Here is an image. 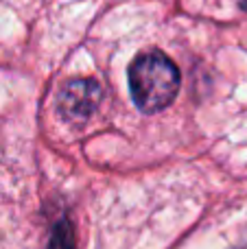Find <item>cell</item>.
Here are the masks:
<instances>
[{
  "label": "cell",
  "mask_w": 247,
  "mask_h": 249,
  "mask_svg": "<svg viewBox=\"0 0 247 249\" xmlns=\"http://www.w3.org/2000/svg\"><path fill=\"white\" fill-rule=\"evenodd\" d=\"M129 90L142 112H160L171 105L179 90L177 66L162 53L138 57L129 68Z\"/></svg>",
  "instance_id": "cell-1"
},
{
  "label": "cell",
  "mask_w": 247,
  "mask_h": 249,
  "mask_svg": "<svg viewBox=\"0 0 247 249\" xmlns=\"http://www.w3.org/2000/svg\"><path fill=\"white\" fill-rule=\"evenodd\" d=\"M101 101V88L92 79H74L59 92L57 107L64 121L86 123Z\"/></svg>",
  "instance_id": "cell-2"
},
{
  "label": "cell",
  "mask_w": 247,
  "mask_h": 249,
  "mask_svg": "<svg viewBox=\"0 0 247 249\" xmlns=\"http://www.w3.org/2000/svg\"><path fill=\"white\" fill-rule=\"evenodd\" d=\"M48 249H74L72 225L66 219H61L59 223L53 228L51 238H48Z\"/></svg>",
  "instance_id": "cell-3"
},
{
  "label": "cell",
  "mask_w": 247,
  "mask_h": 249,
  "mask_svg": "<svg viewBox=\"0 0 247 249\" xmlns=\"http://www.w3.org/2000/svg\"><path fill=\"white\" fill-rule=\"evenodd\" d=\"M239 4H241L243 9H247V0H239Z\"/></svg>",
  "instance_id": "cell-4"
},
{
  "label": "cell",
  "mask_w": 247,
  "mask_h": 249,
  "mask_svg": "<svg viewBox=\"0 0 247 249\" xmlns=\"http://www.w3.org/2000/svg\"><path fill=\"white\" fill-rule=\"evenodd\" d=\"M236 249H247V247H236Z\"/></svg>",
  "instance_id": "cell-5"
}]
</instances>
